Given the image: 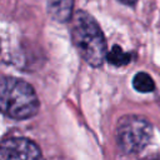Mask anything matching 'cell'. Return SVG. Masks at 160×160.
<instances>
[{
	"label": "cell",
	"instance_id": "cell-1",
	"mask_svg": "<svg viewBox=\"0 0 160 160\" xmlns=\"http://www.w3.org/2000/svg\"><path fill=\"white\" fill-rule=\"evenodd\" d=\"M71 40L89 65L99 68L104 64L108 55L105 36L96 20L84 10L76 11L71 18Z\"/></svg>",
	"mask_w": 160,
	"mask_h": 160
},
{
	"label": "cell",
	"instance_id": "cell-2",
	"mask_svg": "<svg viewBox=\"0 0 160 160\" xmlns=\"http://www.w3.org/2000/svg\"><path fill=\"white\" fill-rule=\"evenodd\" d=\"M39 99L34 88L20 79H0V112L15 120L29 119L39 111Z\"/></svg>",
	"mask_w": 160,
	"mask_h": 160
},
{
	"label": "cell",
	"instance_id": "cell-3",
	"mask_svg": "<svg viewBox=\"0 0 160 160\" xmlns=\"http://www.w3.org/2000/svg\"><path fill=\"white\" fill-rule=\"evenodd\" d=\"M152 135L151 124L142 116L126 115L119 120L116 128V140L119 148L126 154L141 151Z\"/></svg>",
	"mask_w": 160,
	"mask_h": 160
},
{
	"label": "cell",
	"instance_id": "cell-4",
	"mask_svg": "<svg viewBox=\"0 0 160 160\" xmlns=\"http://www.w3.org/2000/svg\"><path fill=\"white\" fill-rule=\"evenodd\" d=\"M39 146L26 138H9L0 141V160H39Z\"/></svg>",
	"mask_w": 160,
	"mask_h": 160
},
{
	"label": "cell",
	"instance_id": "cell-5",
	"mask_svg": "<svg viewBox=\"0 0 160 160\" xmlns=\"http://www.w3.org/2000/svg\"><path fill=\"white\" fill-rule=\"evenodd\" d=\"M72 9L74 0H48L49 15L59 22H68L71 20Z\"/></svg>",
	"mask_w": 160,
	"mask_h": 160
},
{
	"label": "cell",
	"instance_id": "cell-6",
	"mask_svg": "<svg viewBox=\"0 0 160 160\" xmlns=\"http://www.w3.org/2000/svg\"><path fill=\"white\" fill-rule=\"evenodd\" d=\"M108 61L114 66H124L131 61V56L129 52H125L119 45H114L111 50L106 55Z\"/></svg>",
	"mask_w": 160,
	"mask_h": 160
},
{
	"label": "cell",
	"instance_id": "cell-7",
	"mask_svg": "<svg viewBox=\"0 0 160 160\" xmlns=\"http://www.w3.org/2000/svg\"><path fill=\"white\" fill-rule=\"evenodd\" d=\"M132 86L139 92H151L155 89V82L149 74L138 72L132 79Z\"/></svg>",
	"mask_w": 160,
	"mask_h": 160
},
{
	"label": "cell",
	"instance_id": "cell-8",
	"mask_svg": "<svg viewBox=\"0 0 160 160\" xmlns=\"http://www.w3.org/2000/svg\"><path fill=\"white\" fill-rule=\"evenodd\" d=\"M118 1H120L121 4H124V5H134V4H136V1L138 0H118Z\"/></svg>",
	"mask_w": 160,
	"mask_h": 160
}]
</instances>
